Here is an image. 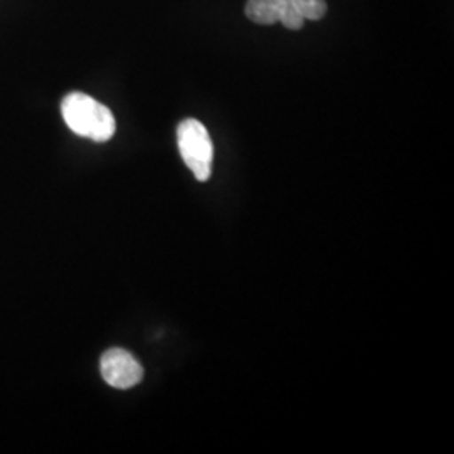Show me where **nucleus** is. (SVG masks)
<instances>
[{"label": "nucleus", "instance_id": "obj_6", "mask_svg": "<svg viewBox=\"0 0 454 454\" xmlns=\"http://www.w3.org/2000/svg\"><path fill=\"white\" fill-rule=\"evenodd\" d=\"M279 22H281L286 29H290V31H300V29L305 26V19L293 7L292 2H288L286 7L283 9V12H281V16H279Z\"/></svg>", "mask_w": 454, "mask_h": 454}, {"label": "nucleus", "instance_id": "obj_2", "mask_svg": "<svg viewBox=\"0 0 454 454\" xmlns=\"http://www.w3.org/2000/svg\"><path fill=\"white\" fill-rule=\"evenodd\" d=\"M180 155L199 182L211 179L214 145L207 129L194 118H187L177 127Z\"/></svg>", "mask_w": 454, "mask_h": 454}, {"label": "nucleus", "instance_id": "obj_1", "mask_svg": "<svg viewBox=\"0 0 454 454\" xmlns=\"http://www.w3.org/2000/svg\"><path fill=\"white\" fill-rule=\"evenodd\" d=\"M61 114L69 130L93 142H108L116 131L112 110L84 93H69L61 103Z\"/></svg>", "mask_w": 454, "mask_h": 454}, {"label": "nucleus", "instance_id": "obj_4", "mask_svg": "<svg viewBox=\"0 0 454 454\" xmlns=\"http://www.w3.org/2000/svg\"><path fill=\"white\" fill-rule=\"evenodd\" d=\"M288 2L290 0H247L244 12L256 24L271 26L279 22V16Z\"/></svg>", "mask_w": 454, "mask_h": 454}, {"label": "nucleus", "instance_id": "obj_3", "mask_svg": "<svg viewBox=\"0 0 454 454\" xmlns=\"http://www.w3.org/2000/svg\"><path fill=\"white\" fill-rule=\"evenodd\" d=\"M99 369L105 382L114 389H131L144 379L140 362L123 348L106 350L99 362Z\"/></svg>", "mask_w": 454, "mask_h": 454}, {"label": "nucleus", "instance_id": "obj_5", "mask_svg": "<svg viewBox=\"0 0 454 454\" xmlns=\"http://www.w3.org/2000/svg\"><path fill=\"white\" fill-rule=\"evenodd\" d=\"M293 7L307 20H320L326 14V0H290Z\"/></svg>", "mask_w": 454, "mask_h": 454}]
</instances>
